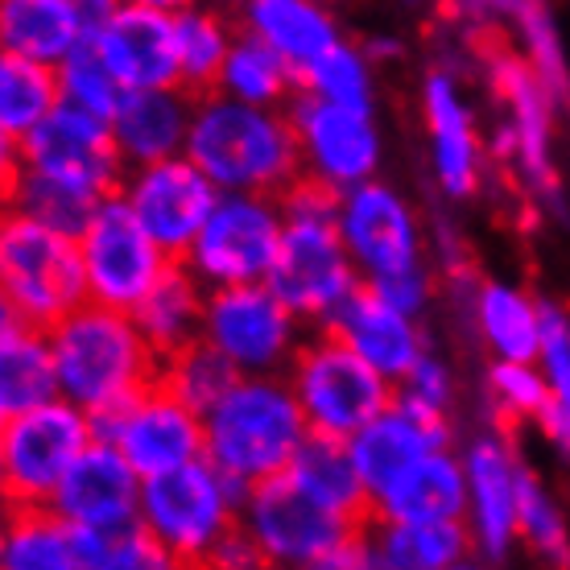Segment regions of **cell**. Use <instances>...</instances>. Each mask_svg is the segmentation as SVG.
Returning <instances> with one entry per match:
<instances>
[{
	"instance_id": "obj_1",
	"label": "cell",
	"mask_w": 570,
	"mask_h": 570,
	"mask_svg": "<svg viewBox=\"0 0 570 570\" xmlns=\"http://www.w3.org/2000/svg\"><path fill=\"white\" fill-rule=\"evenodd\" d=\"M335 224L360 282L426 318L439 302V265L430 253V224L414 199L389 178L347 186L335 199Z\"/></svg>"
},
{
	"instance_id": "obj_2",
	"label": "cell",
	"mask_w": 570,
	"mask_h": 570,
	"mask_svg": "<svg viewBox=\"0 0 570 570\" xmlns=\"http://www.w3.org/2000/svg\"><path fill=\"white\" fill-rule=\"evenodd\" d=\"M46 340L55 356L58 397L91 417L137 397L161 372V360L141 335L132 311H116L104 302H79L55 327H46Z\"/></svg>"
},
{
	"instance_id": "obj_3",
	"label": "cell",
	"mask_w": 570,
	"mask_h": 570,
	"mask_svg": "<svg viewBox=\"0 0 570 570\" xmlns=\"http://www.w3.org/2000/svg\"><path fill=\"white\" fill-rule=\"evenodd\" d=\"M186 157L212 178L219 190H261L282 195L302 178L298 137L285 108L232 100L224 91H199Z\"/></svg>"
},
{
	"instance_id": "obj_4",
	"label": "cell",
	"mask_w": 570,
	"mask_h": 570,
	"mask_svg": "<svg viewBox=\"0 0 570 570\" xmlns=\"http://www.w3.org/2000/svg\"><path fill=\"white\" fill-rule=\"evenodd\" d=\"M335 190L311 178L282 190L285 224L265 282L306 327H327L335 311L360 289V273L335 224Z\"/></svg>"
},
{
	"instance_id": "obj_5",
	"label": "cell",
	"mask_w": 570,
	"mask_h": 570,
	"mask_svg": "<svg viewBox=\"0 0 570 570\" xmlns=\"http://www.w3.org/2000/svg\"><path fill=\"white\" fill-rule=\"evenodd\" d=\"M311 426L285 372L236 376L232 389L203 414V455L244 492L289 468Z\"/></svg>"
},
{
	"instance_id": "obj_6",
	"label": "cell",
	"mask_w": 570,
	"mask_h": 570,
	"mask_svg": "<svg viewBox=\"0 0 570 570\" xmlns=\"http://www.w3.org/2000/svg\"><path fill=\"white\" fill-rule=\"evenodd\" d=\"M240 529L257 546L261 567L282 570H360L364 567V521L340 517L294 488L289 475H273L244 492Z\"/></svg>"
},
{
	"instance_id": "obj_7",
	"label": "cell",
	"mask_w": 570,
	"mask_h": 570,
	"mask_svg": "<svg viewBox=\"0 0 570 570\" xmlns=\"http://www.w3.org/2000/svg\"><path fill=\"white\" fill-rule=\"evenodd\" d=\"M488 87L500 104L492 157L513 174L529 199L554 212L562 203V161H558L562 112H558V96L513 46L488 55Z\"/></svg>"
},
{
	"instance_id": "obj_8",
	"label": "cell",
	"mask_w": 570,
	"mask_h": 570,
	"mask_svg": "<svg viewBox=\"0 0 570 570\" xmlns=\"http://www.w3.org/2000/svg\"><path fill=\"white\" fill-rule=\"evenodd\" d=\"M240 504L244 488L203 455L141 480L137 521L166 550L170 567H212L215 550L240 529Z\"/></svg>"
},
{
	"instance_id": "obj_9",
	"label": "cell",
	"mask_w": 570,
	"mask_h": 570,
	"mask_svg": "<svg viewBox=\"0 0 570 570\" xmlns=\"http://www.w3.org/2000/svg\"><path fill=\"white\" fill-rule=\"evenodd\" d=\"M0 294L29 327H55L87 302L79 240L0 203Z\"/></svg>"
},
{
	"instance_id": "obj_10",
	"label": "cell",
	"mask_w": 570,
	"mask_h": 570,
	"mask_svg": "<svg viewBox=\"0 0 570 570\" xmlns=\"http://www.w3.org/2000/svg\"><path fill=\"white\" fill-rule=\"evenodd\" d=\"M285 381L298 397L311 434H331V439H352L397 393L389 376H381L368 360H360L327 327L302 340L285 368Z\"/></svg>"
},
{
	"instance_id": "obj_11",
	"label": "cell",
	"mask_w": 570,
	"mask_h": 570,
	"mask_svg": "<svg viewBox=\"0 0 570 570\" xmlns=\"http://www.w3.org/2000/svg\"><path fill=\"white\" fill-rule=\"evenodd\" d=\"M203 340L240 376L285 372L306 340V323L289 311L269 282L215 285L203 306Z\"/></svg>"
},
{
	"instance_id": "obj_12",
	"label": "cell",
	"mask_w": 570,
	"mask_h": 570,
	"mask_svg": "<svg viewBox=\"0 0 570 570\" xmlns=\"http://www.w3.org/2000/svg\"><path fill=\"white\" fill-rule=\"evenodd\" d=\"M298 137L302 178L327 186V190H347L376 178L385 166V129L376 108L360 104H335L323 96L302 91L285 104Z\"/></svg>"
},
{
	"instance_id": "obj_13",
	"label": "cell",
	"mask_w": 570,
	"mask_h": 570,
	"mask_svg": "<svg viewBox=\"0 0 570 570\" xmlns=\"http://www.w3.org/2000/svg\"><path fill=\"white\" fill-rule=\"evenodd\" d=\"M96 439V422L67 397H50L0 422L4 504H50L71 463Z\"/></svg>"
},
{
	"instance_id": "obj_14",
	"label": "cell",
	"mask_w": 570,
	"mask_h": 570,
	"mask_svg": "<svg viewBox=\"0 0 570 570\" xmlns=\"http://www.w3.org/2000/svg\"><path fill=\"white\" fill-rule=\"evenodd\" d=\"M282 195L261 190H219L203 232L195 236L183 265L207 289L215 285L265 282L282 240Z\"/></svg>"
},
{
	"instance_id": "obj_15",
	"label": "cell",
	"mask_w": 570,
	"mask_h": 570,
	"mask_svg": "<svg viewBox=\"0 0 570 570\" xmlns=\"http://www.w3.org/2000/svg\"><path fill=\"white\" fill-rule=\"evenodd\" d=\"M79 240L83 261L87 298L116 306V311H137V302L154 289V282L170 269L174 261L157 248V240L141 228L120 190H108L96 212L87 215Z\"/></svg>"
},
{
	"instance_id": "obj_16",
	"label": "cell",
	"mask_w": 570,
	"mask_h": 570,
	"mask_svg": "<svg viewBox=\"0 0 570 570\" xmlns=\"http://www.w3.org/2000/svg\"><path fill=\"white\" fill-rule=\"evenodd\" d=\"M417 108L426 129V166L434 190L446 203L475 199L488 178V141L468 83L459 79L455 67H430L422 75Z\"/></svg>"
},
{
	"instance_id": "obj_17",
	"label": "cell",
	"mask_w": 570,
	"mask_h": 570,
	"mask_svg": "<svg viewBox=\"0 0 570 570\" xmlns=\"http://www.w3.org/2000/svg\"><path fill=\"white\" fill-rule=\"evenodd\" d=\"M463 525L471 533L475 562H509L517 546V504H521V471L529 459L500 426L475 430L463 446Z\"/></svg>"
},
{
	"instance_id": "obj_18",
	"label": "cell",
	"mask_w": 570,
	"mask_h": 570,
	"mask_svg": "<svg viewBox=\"0 0 570 570\" xmlns=\"http://www.w3.org/2000/svg\"><path fill=\"white\" fill-rule=\"evenodd\" d=\"M91 422H96V439L112 442L141 471V480L203 459V414L161 381Z\"/></svg>"
},
{
	"instance_id": "obj_19",
	"label": "cell",
	"mask_w": 570,
	"mask_h": 570,
	"mask_svg": "<svg viewBox=\"0 0 570 570\" xmlns=\"http://www.w3.org/2000/svg\"><path fill=\"white\" fill-rule=\"evenodd\" d=\"M116 190L125 195L132 215L141 219V228L154 236L157 248L170 261H183L190 253V244L219 199V186L186 154L132 166V170H125Z\"/></svg>"
},
{
	"instance_id": "obj_20",
	"label": "cell",
	"mask_w": 570,
	"mask_h": 570,
	"mask_svg": "<svg viewBox=\"0 0 570 570\" xmlns=\"http://www.w3.org/2000/svg\"><path fill=\"white\" fill-rule=\"evenodd\" d=\"M21 170L83 186L91 195H108L125 178V161L116 154L108 120L67 108V104H55L21 137Z\"/></svg>"
},
{
	"instance_id": "obj_21",
	"label": "cell",
	"mask_w": 570,
	"mask_h": 570,
	"mask_svg": "<svg viewBox=\"0 0 570 570\" xmlns=\"http://www.w3.org/2000/svg\"><path fill=\"white\" fill-rule=\"evenodd\" d=\"M327 331H335L360 360H368L372 368L381 372V376H389L393 385L430 352L426 318L397 306V302H389L385 294H376L364 282L335 311Z\"/></svg>"
},
{
	"instance_id": "obj_22",
	"label": "cell",
	"mask_w": 570,
	"mask_h": 570,
	"mask_svg": "<svg viewBox=\"0 0 570 570\" xmlns=\"http://www.w3.org/2000/svg\"><path fill=\"white\" fill-rule=\"evenodd\" d=\"M141 504V471L116 451L108 439H91L87 451L71 463L62 484L50 497L55 509L71 529H100L137 521Z\"/></svg>"
},
{
	"instance_id": "obj_23",
	"label": "cell",
	"mask_w": 570,
	"mask_h": 570,
	"mask_svg": "<svg viewBox=\"0 0 570 570\" xmlns=\"http://www.w3.org/2000/svg\"><path fill=\"white\" fill-rule=\"evenodd\" d=\"M87 42L104 55L116 79L129 87H170L178 83L174 55V13L145 9L132 0H112L96 21Z\"/></svg>"
},
{
	"instance_id": "obj_24",
	"label": "cell",
	"mask_w": 570,
	"mask_h": 570,
	"mask_svg": "<svg viewBox=\"0 0 570 570\" xmlns=\"http://www.w3.org/2000/svg\"><path fill=\"white\" fill-rule=\"evenodd\" d=\"M112 0H0V50L55 71L91 38Z\"/></svg>"
},
{
	"instance_id": "obj_25",
	"label": "cell",
	"mask_w": 570,
	"mask_h": 570,
	"mask_svg": "<svg viewBox=\"0 0 570 570\" xmlns=\"http://www.w3.org/2000/svg\"><path fill=\"white\" fill-rule=\"evenodd\" d=\"M190 112H195V91H186L183 83L132 87V91H125L120 108L108 120L125 170L186 154Z\"/></svg>"
},
{
	"instance_id": "obj_26",
	"label": "cell",
	"mask_w": 570,
	"mask_h": 570,
	"mask_svg": "<svg viewBox=\"0 0 570 570\" xmlns=\"http://www.w3.org/2000/svg\"><path fill=\"white\" fill-rule=\"evenodd\" d=\"M446 442H451V422L422 414L393 393V401L376 417H368L347 439V446H352V459L364 475L368 497H376L397 471H405L410 463H417L422 455H430L434 446H446Z\"/></svg>"
},
{
	"instance_id": "obj_27",
	"label": "cell",
	"mask_w": 570,
	"mask_h": 570,
	"mask_svg": "<svg viewBox=\"0 0 570 570\" xmlns=\"http://www.w3.org/2000/svg\"><path fill=\"white\" fill-rule=\"evenodd\" d=\"M451 9H459L475 26L500 29L517 55L525 58L529 67L542 75V83L562 100L570 83V50L550 0H451Z\"/></svg>"
},
{
	"instance_id": "obj_28",
	"label": "cell",
	"mask_w": 570,
	"mask_h": 570,
	"mask_svg": "<svg viewBox=\"0 0 570 570\" xmlns=\"http://www.w3.org/2000/svg\"><path fill=\"white\" fill-rule=\"evenodd\" d=\"M463 500H468L463 455L446 442L417 463H410L405 471H397L372 497L368 517H381V521H463Z\"/></svg>"
},
{
	"instance_id": "obj_29",
	"label": "cell",
	"mask_w": 570,
	"mask_h": 570,
	"mask_svg": "<svg viewBox=\"0 0 570 570\" xmlns=\"http://www.w3.org/2000/svg\"><path fill=\"white\" fill-rule=\"evenodd\" d=\"M468 327L488 360H538L542 298L521 282L484 277L468 289Z\"/></svg>"
},
{
	"instance_id": "obj_30",
	"label": "cell",
	"mask_w": 570,
	"mask_h": 570,
	"mask_svg": "<svg viewBox=\"0 0 570 570\" xmlns=\"http://www.w3.org/2000/svg\"><path fill=\"white\" fill-rule=\"evenodd\" d=\"M475 562L463 521H364V567L459 570Z\"/></svg>"
},
{
	"instance_id": "obj_31",
	"label": "cell",
	"mask_w": 570,
	"mask_h": 570,
	"mask_svg": "<svg viewBox=\"0 0 570 570\" xmlns=\"http://www.w3.org/2000/svg\"><path fill=\"white\" fill-rule=\"evenodd\" d=\"M240 29L269 42L298 75L343 38L340 17L327 0H244Z\"/></svg>"
},
{
	"instance_id": "obj_32",
	"label": "cell",
	"mask_w": 570,
	"mask_h": 570,
	"mask_svg": "<svg viewBox=\"0 0 570 570\" xmlns=\"http://www.w3.org/2000/svg\"><path fill=\"white\" fill-rule=\"evenodd\" d=\"M285 475L294 480V488H302L311 500H318L323 509L352 521H368L372 497L364 488L356 459L347 439H331V434H306V442L298 446V455L289 459Z\"/></svg>"
},
{
	"instance_id": "obj_33",
	"label": "cell",
	"mask_w": 570,
	"mask_h": 570,
	"mask_svg": "<svg viewBox=\"0 0 570 570\" xmlns=\"http://www.w3.org/2000/svg\"><path fill=\"white\" fill-rule=\"evenodd\" d=\"M203 306H207V285L186 269L183 261H174L154 282V289L137 302L132 318L157 352V360H166L203 340Z\"/></svg>"
},
{
	"instance_id": "obj_34",
	"label": "cell",
	"mask_w": 570,
	"mask_h": 570,
	"mask_svg": "<svg viewBox=\"0 0 570 570\" xmlns=\"http://www.w3.org/2000/svg\"><path fill=\"white\" fill-rule=\"evenodd\" d=\"M0 567L75 570V529L50 504H4L0 509Z\"/></svg>"
},
{
	"instance_id": "obj_35",
	"label": "cell",
	"mask_w": 570,
	"mask_h": 570,
	"mask_svg": "<svg viewBox=\"0 0 570 570\" xmlns=\"http://www.w3.org/2000/svg\"><path fill=\"white\" fill-rule=\"evenodd\" d=\"M240 29L232 26L224 4L215 0H195L174 13V55H178V83L186 91H212L215 75L224 67L232 42Z\"/></svg>"
},
{
	"instance_id": "obj_36",
	"label": "cell",
	"mask_w": 570,
	"mask_h": 570,
	"mask_svg": "<svg viewBox=\"0 0 570 570\" xmlns=\"http://www.w3.org/2000/svg\"><path fill=\"white\" fill-rule=\"evenodd\" d=\"M215 91H224V96L244 104L285 108L298 96V71L269 42H261L257 33L240 29L228 58H224V67L215 75Z\"/></svg>"
},
{
	"instance_id": "obj_37",
	"label": "cell",
	"mask_w": 570,
	"mask_h": 570,
	"mask_svg": "<svg viewBox=\"0 0 570 570\" xmlns=\"http://www.w3.org/2000/svg\"><path fill=\"white\" fill-rule=\"evenodd\" d=\"M58 397L55 356L42 327L21 323L17 331L0 335V422L17 417Z\"/></svg>"
},
{
	"instance_id": "obj_38",
	"label": "cell",
	"mask_w": 570,
	"mask_h": 570,
	"mask_svg": "<svg viewBox=\"0 0 570 570\" xmlns=\"http://www.w3.org/2000/svg\"><path fill=\"white\" fill-rule=\"evenodd\" d=\"M538 368H542L550 401L533 426L542 430L550 451L570 463V311L542 298V343H538Z\"/></svg>"
},
{
	"instance_id": "obj_39",
	"label": "cell",
	"mask_w": 570,
	"mask_h": 570,
	"mask_svg": "<svg viewBox=\"0 0 570 570\" xmlns=\"http://www.w3.org/2000/svg\"><path fill=\"white\" fill-rule=\"evenodd\" d=\"M517 546L533 562L570 567V509L554 484H546L538 471H521V504H517Z\"/></svg>"
},
{
	"instance_id": "obj_40",
	"label": "cell",
	"mask_w": 570,
	"mask_h": 570,
	"mask_svg": "<svg viewBox=\"0 0 570 570\" xmlns=\"http://www.w3.org/2000/svg\"><path fill=\"white\" fill-rule=\"evenodd\" d=\"M298 87L335 104L376 108V58L368 55L364 42L340 38V42L331 46V50H323V55L298 75Z\"/></svg>"
},
{
	"instance_id": "obj_41",
	"label": "cell",
	"mask_w": 570,
	"mask_h": 570,
	"mask_svg": "<svg viewBox=\"0 0 570 570\" xmlns=\"http://www.w3.org/2000/svg\"><path fill=\"white\" fill-rule=\"evenodd\" d=\"M104 195H91L83 186H71V183H58V178H46V174H33V170H21L9 186V195H4V207H13V212L29 215V219H38L46 228L55 232H67V236H79L87 224V215L96 212V203Z\"/></svg>"
},
{
	"instance_id": "obj_42",
	"label": "cell",
	"mask_w": 570,
	"mask_h": 570,
	"mask_svg": "<svg viewBox=\"0 0 570 570\" xmlns=\"http://www.w3.org/2000/svg\"><path fill=\"white\" fill-rule=\"evenodd\" d=\"M166 550L145 533L141 521L75 529V570H166Z\"/></svg>"
},
{
	"instance_id": "obj_43",
	"label": "cell",
	"mask_w": 570,
	"mask_h": 570,
	"mask_svg": "<svg viewBox=\"0 0 570 570\" xmlns=\"http://www.w3.org/2000/svg\"><path fill=\"white\" fill-rule=\"evenodd\" d=\"M55 104L58 83L50 67L0 50V129H9L13 137H26Z\"/></svg>"
},
{
	"instance_id": "obj_44",
	"label": "cell",
	"mask_w": 570,
	"mask_h": 570,
	"mask_svg": "<svg viewBox=\"0 0 570 570\" xmlns=\"http://www.w3.org/2000/svg\"><path fill=\"white\" fill-rule=\"evenodd\" d=\"M55 83H58V104L100 116V120H112V112L120 108L125 91H129L91 42H83L75 55H67L58 62Z\"/></svg>"
},
{
	"instance_id": "obj_45",
	"label": "cell",
	"mask_w": 570,
	"mask_h": 570,
	"mask_svg": "<svg viewBox=\"0 0 570 570\" xmlns=\"http://www.w3.org/2000/svg\"><path fill=\"white\" fill-rule=\"evenodd\" d=\"M236 376L240 372L232 368L228 360L219 356L207 340H195L190 347L166 356L161 360V372H157V381L170 389V393H178L186 405H195L199 414H207L215 401L228 393Z\"/></svg>"
},
{
	"instance_id": "obj_46",
	"label": "cell",
	"mask_w": 570,
	"mask_h": 570,
	"mask_svg": "<svg viewBox=\"0 0 570 570\" xmlns=\"http://www.w3.org/2000/svg\"><path fill=\"white\" fill-rule=\"evenodd\" d=\"M484 397L497 422H538L550 401L538 360H488Z\"/></svg>"
},
{
	"instance_id": "obj_47",
	"label": "cell",
	"mask_w": 570,
	"mask_h": 570,
	"mask_svg": "<svg viewBox=\"0 0 570 570\" xmlns=\"http://www.w3.org/2000/svg\"><path fill=\"white\" fill-rule=\"evenodd\" d=\"M397 397L405 401V405L422 410V414L439 417V422H455V405H459L455 364L430 347L426 356L417 360L414 368L397 381Z\"/></svg>"
},
{
	"instance_id": "obj_48",
	"label": "cell",
	"mask_w": 570,
	"mask_h": 570,
	"mask_svg": "<svg viewBox=\"0 0 570 570\" xmlns=\"http://www.w3.org/2000/svg\"><path fill=\"white\" fill-rule=\"evenodd\" d=\"M212 567H219V570H257L261 554H257V546L248 542V533H244V529H236L228 542L215 550Z\"/></svg>"
},
{
	"instance_id": "obj_49",
	"label": "cell",
	"mask_w": 570,
	"mask_h": 570,
	"mask_svg": "<svg viewBox=\"0 0 570 570\" xmlns=\"http://www.w3.org/2000/svg\"><path fill=\"white\" fill-rule=\"evenodd\" d=\"M17 174H21V137H13L9 129H0V203H4Z\"/></svg>"
},
{
	"instance_id": "obj_50",
	"label": "cell",
	"mask_w": 570,
	"mask_h": 570,
	"mask_svg": "<svg viewBox=\"0 0 570 570\" xmlns=\"http://www.w3.org/2000/svg\"><path fill=\"white\" fill-rule=\"evenodd\" d=\"M21 323H26V318L17 314V306H13L9 298H4V294H0V335H9V331H17Z\"/></svg>"
},
{
	"instance_id": "obj_51",
	"label": "cell",
	"mask_w": 570,
	"mask_h": 570,
	"mask_svg": "<svg viewBox=\"0 0 570 570\" xmlns=\"http://www.w3.org/2000/svg\"><path fill=\"white\" fill-rule=\"evenodd\" d=\"M132 4H145V9H161V13H178V9L195 4V0H132Z\"/></svg>"
},
{
	"instance_id": "obj_52",
	"label": "cell",
	"mask_w": 570,
	"mask_h": 570,
	"mask_svg": "<svg viewBox=\"0 0 570 570\" xmlns=\"http://www.w3.org/2000/svg\"><path fill=\"white\" fill-rule=\"evenodd\" d=\"M558 112H562V132L570 137V83H567V91H562V100H558Z\"/></svg>"
},
{
	"instance_id": "obj_53",
	"label": "cell",
	"mask_w": 570,
	"mask_h": 570,
	"mask_svg": "<svg viewBox=\"0 0 570 570\" xmlns=\"http://www.w3.org/2000/svg\"><path fill=\"white\" fill-rule=\"evenodd\" d=\"M405 13H417V9H426V0H397Z\"/></svg>"
},
{
	"instance_id": "obj_54",
	"label": "cell",
	"mask_w": 570,
	"mask_h": 570,
	"mask_svg": "<svg viewBox=\"0 0 570 570\" xmlns=\"http://www.w3.org/2000/svg\"><path fill=\"white\" fill-rule=\"evenodd\" d=\"M0 504H4V463H0Z\"/></svg>"
},
{
	"instance_id": "obj_55",
	"label": "cell",
	"mask_w": 570,
	"mask_h": 570,
	"mask_svg": "<svg viewBox=\"0 0 570 570\" xmlns=\"http://www.w3.org/2000/svg\"><path fill=\"white\" fill-rule=\"evenodd\" d=\"M215 4H244V0H215Z\"/></svg>"
}]
</instances>
